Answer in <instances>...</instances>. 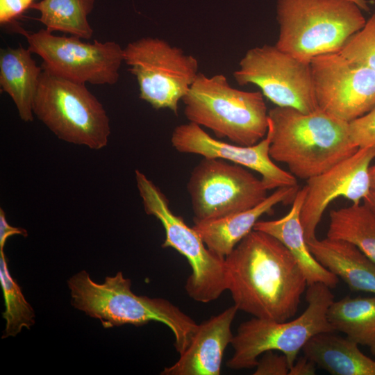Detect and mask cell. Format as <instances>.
Returning <instances> with one entry per match:
<instances>
[{
	"mask_svg": "<svg viewBox=\"0 0 375 375\" xmlns=\"http://www.w3.org/2000/svg\"><path fill=\"white\" fill-rule=\"evenodd\" d=\"M234 305L254 317L285 322L295 315L307 280L276 238L253 229L225 258Z\"/></svg>",
	"mask_w": 375,
	"mask_h": 375,
	"instance_id": "1",
	"label": "cell"
},
{
	"mask_svg": "<svg viewBox=\"0 0 375 375\" xmlns=\"http://www.w3.org/2000/svg\"><path fill=\"white\" fill-rule=\"evenodd\" d=\"M269 156L296 178L308 180L353 155L348 122L320 109L306 113L276 106L268 111Z\"/></svg>",
	"mask_w": 375,
	"mask_h": 375,
	"instance_id": "2",
	"label": "cell"
},
{
	"mask_svg": "<svg viewBox=\"0 0 375 375\" xmlns=\"http://www.w3.org/2000/svg\"><path fill=\"white\" fill-rule=\"evenodd\" d=\"M131 285V281L122 272L106 276L101 283L94 281L85 270L77 272L67 281L72 306L99 319L104 328L160 322L172 331L176 351L183 353L191 343L199 324L165 299L135 294Z\"/></svg>",
	"mask_w": 375,
	"mask_h": 375,
	"instance_id": "3",
	"label": "cell"
},
{
	"mask_svg": "<svg viewBox=\"0 0 375 375\" xmlns=\"http://www.w3.org/2000/svg\"><path fill=\"white\" fill-rule=\"evenodd\" d=\"M361 10L349 0H277L275 45L306 62L339 52L365 24Z\"/></svg>",
	"mask_w": 375,
	"mask_h": 375,
	"instance_id": "4",
	"label": "cell"
},
{
	"mask_svg": "<svg viewBox=\"0 0 375 375\" xmlns=\"http://www.w3.org/2000/svg\"><path fill=\"white\" fill-rule=\"evenodd\" d=\"M261 92L232 88L223 74L210 77L199 73L183 98L189 122L210 129L218 138L251 146L262 140L269 128V115Z\"/></svg>",
	"mask_w": 375,
	"mask_h": 375,
	"instance_id": "5",
	"label": "cell"
},
{
	"mask_svg": "<svg viewBox=\"0 0 375 375\" xmlns=\"http://www.w3.org/2000/svg\"><path fill=\"white\" fill-rule=\"evenodd\" d=\"M306 299L307 308L292 321L253 317L242 322L231 344L234 353L228 360L227 367L232 369H252L263 353L277 351L287 357L290 367L311 338L322 333L335 332L326 317L334 300L330 288L321 283L309 285Z\"/></svg>",
	"mask_w": 375,
	"mask_h": 375,
	"instance_id": "6",
	"label": "cell"
},
{
	"mask_svg": "<svg viewBox=\"0 0 375 375\" xmlns=\"http://www.w3.org/2000/svg\"><path fill=\"white\" fill-rule=\"evenodd\" d=\"M33 113L63 141L94 150L108 144L109 117L85 84L42 69Z\"/></svg>",
	"mask_w": 375,
	"mask_h": 375,
	"instance_id": "7",
	"label": "cell"
},
{
	"mask_svg": "<svg viewBox=\"0 0 375 375\" xmlns=\"http://www.w3.org/2000/svg\"><path fill=\"white\" fill-rule=\"evenodd\" d=\"M135 174L144 211L156 217L164 228L162 247L176 250L191 267L185 285L188 296L201 303L217 299L227 290L225 258L212 252L194 228L172 212L167 197L152 181L138 169Z\"/></svg>",
	"mask_w": 375,
	"mask_h": 375,
	"instance_id": "8",
	"label": "cell"
},
{
	"mask_svg": "<svg viewBox=\"0 0 375 375\" xmlns=\"http://www.w3.org/2000/svg\"><path fill=\"white\" fill-rule=\"evenodd\" d=\"M124 62L135 77L140 98L154 109L177 115L178 103L199 74L197 59L165 40L146 37L128 43Z\"/></svg>",
	"mask_w": 375,
	"mask_h": 375,
	"instance_id": "9",
	"label": "cell"
},
{
	"mask_svg": "<svg viewBox=\"0 0 375 375\" xmlns=\"http://www.w3.org/2000/svg\"><path fill=\"white\" fill-rule=\"evenodd\" d=\"M187 190L194 223L249 210L265 200L269 191L248 168L215 158H203L193 168Z\"/></svg>",
	"mask_w": 375,
	"mask_h": 375,
	"instance_id": "10",
	"label": "cell"
},
{
	"mask_svg": "<svg viewBox=\"0 0 375 375\" xmlns=\"http://www.w3.org/2000/svg\"><path fill=\"white\" fill-rule=\"evenodd\" d=\"M28 49L42 59L41 67L62 78L85 84L113 85L119 79L124 49L117 42H84L81 38L53 35L47 29L28 33L17 28Z\"/></svg>",
	"mask_w": 375,
	"mask_h": 375,
	"instance_id": "11",
	"label": "cell"
},
{
	"mask_svg": "<svg viewBox=\"0 0 375 375\" xmlns=\"http://www.w3.org/2000/svg\"><path fill=\"white\" fill-rule=\"evenodd\" d=\"M240 85H257L276 106L309 113L319 109L315 99L310 62L264 44L249 49L234 72Z\"/></svg>",
	"mask_w": 375,
	"mask_h": 375,
	"instance_id": "12",
	"label": "cell"
},
{
	"mask_svg": "<svg viewBox=\"0 0 375 375\" xmlns=\"http://www.w3.org/2000/svg\"><path fill=\"white\" fill-rule=\"evenodd\" d=\"M310 69L318 108L346 122L375 107V72L340 53L313 58Z\"/></svg>",
	"mask_w": 375,
	"mask_h": 375,
	"instance_id": "13",
	"label": "cell"
},
{
	"mask_svg": "<svg viewBox=\"0 0 375 375\" xmlns=\"http://www.w3.org/2000/svg\"><path fill=\"white\" fill-rule=\"evenodd\" d=\"M375 159V144L358 148L349 158L327 171L306 180V194L300 219L306 242L316 239V231L330 203L338 197L360 203L371 189L369 169Z\"/></svg>",
	"mask_w": 375,
	"mask_h": 375,
	"instance_id": "14",
	"label": "cell"
},
{
	"mask_svg": "<svg viewBox=\"0 0 375 375\" xmlns=\"http://www.w3.org/2000/svg\"><path fill=\"white\" fill-rule=\"evenodd\" d=\"M271 131L256 144L242 146L211 137L201 126L189 122L177 126L171 143L178 152L220 158L258 172L269 190L297 186V178L278 167L269 156Z\"/></svg>",
	"mask_w": 375,
	"mask_h": 375,
	"instance_id": "15",
	"label": "cell"
},
{
	"mask_svg": "<svg viewBox=\"0 0 375 375\" xmlns=\"http://www.w3.org/2000/svg\"><path fill=\"white\" fill-rule=\"evenodd\" d=\"M238 309L233 304L199 324L188 348L162 375H219L223 355L231 344V324Z\"/></svg>",
	"mask_w": 375,
	"mask_h": 375,
	"instance_id": "16",
	"label": "cell"
},
{
	"mask_svg": "<svg viewBox=\"0 0 375 375\" xmlns=\"http://www.w3.org/2000/svg\"><path fill=\"white\" fill-rule=\"evenodd\" d=\"M299 190V185L277 188L261 203L249 210L197 222L192 227L212 252L225 258L253 229L260 217L271 213L278 203H292Z\"/></svg>",
	"mask_w": 375,
	"mask_h": 375,
	"instance_id": "17",
	"label": "cell"
},
{
	"mask_svg": "<svg viewBox=\"0 0 375 375\" xmlns=\"http://www.w3.org/2000/svg\"><path fill=\"white\" fill-rule=\"evenodd\" d=\"M307 188L303 186L297 192L290 211L281 218L258 221L253 229L267 233L278 240L292 253L302 270L308 285L323 283L335 288L339 278L322 266L311 253L300 219V213Z\"/></svg>",
	"mask_w": 375,
	"mask_h": 375,
	"instance_id": "18",
	"label": "cell"
},
{
	"mask_svg": "<svg viewBox=\"0 0 375 375\" xmlns=\"http://www.w3.org/2000/svg\"><path fill=\"white\" fill-rule=\"evenodd\" d=\"M307 244L315 259L351 290L375 294V262L356 246L327 237Z\"/></svg>",
	"mask_w": 375,
	"mask_h": 375,
	"instance_id": "19",
	"label": "cell"
},
{
	"mask_svg": "<svg viewBox=\"0 0 375 375\" xmlns=\"http://www.w3.org/2000/svg\"><path fill=\"white\" fill-rule=\"evenodd\" d=\"M28 48L19 44L0 51V88L14 102L20 119H34L33 104L42 68L37 65Z\"/></svg>",
	"mask_w": 375,
	"mask_h": 375,
	"instance_id": "20",
	"label": "cell"
},
{
	"mask_svg": "<svg viewBox=\"0 0 375 375\" xmlns=\"http://www.w3.org/2000/svg\"><path fill=\"white\" fill-rule=\"evenodd\" d=\"M333 333L311 338L302 349L304 356L332 375H375V360L365 356L356 342Z\"/></svg>",
	"mask_w": 375,
	"mask_h": 375,
	"instance_id": "21",
	"label": "cell"
},
{
	"mask_svg": "<svg viewBox=\"0 0 375 375\" xmlns=\"http://www.w3.org/2000/svg\"><path fill=\"white\" fill-rule=\"evenodd\" d=\"M327 319L334 331H340L358 345L367 347L375 356V295L346 296L329 306Z\"/></svg>",
	"mask_w": 375,
	"mask_h": 375,
	"instance_id": "22",
	"label": "cell"
},
{
	"mask_svg": "<svg viewBox=\"0 0 375 375\" xmlns=\"http://www.w3.org/2000/svg\"><path fill=\"white\" fill-rule=\"evenodd\" d=\"M327 238L344 240L375 262V214L363 203L332 210Z\"/></svg>",
	"mask_w": 375,
	"mask_h": 375,
	"instance_id": "23",
	"label": "cell"
},
{
	"mask_svg": "<svg viewBox=\"0 0 375 375\" xmlns=\"http://www.w3.org/2000/svg\"><path fill=\"white\" fill-rule=\"evenodd\" d=\"M94 2L95 0H41L34 2L31 8L39 11L40 16L35 19L48 31L90 40L93 29L88 17L93 10Z\"/></svg>",
	"mask_w": 375,
	"mask_h": 375,
	"instance_id": "24",
	"label": "cell"
},
{
	"mask_svg": "<svg viewBox=\"0 0 375 375\" xmlns=\"http://www.w3.org/2000/svg\"><path fill=\"white\" fill-rule=\"evenodd\" d=\"M0 284L5 306L2 317L6 321L1 338L5 339L15 337L24 328L30 329L35 322V313L26 300L21 288L10 275L3 250H0Z\"/></svg>",
	"mask_w": 375,
	"mask_h": 375,
	"instance_id": "25",
	"label": "cell"
},
{
	"mask_svg": "<svg viewBox=\"0 0 375 375\" xmlns=\"http://www.w3.org/2000/svg\"><path fill=\"white\" fill-rule=\"evenodd\" d=\"M338 53L375 72V13L346 42Z\"/></svg>",
	"mask_w": 375,
	"mask_h": 375,
	"instance_id": "26",
	"label": "cell"
},
{
	"mask_svg": "<svg viewBox=\"0 0 375 375\" xmlns=\"http://www.w3.org/2000/svg\"><path fill=\"white\" fill-rule=\"evenodd\" d=\"M352 142L358 148L375 144V107L349 124Z\"/></svg>",
	"mask_w": 375,
	"mask_h": 375,
	"instance_id": "27",
	"label": "cell"
},
{
	"mask_svg": "<svg viewBox=\"0 0 375 375\" xmlns=\"http://www.w3.org/2000/svg\"><path fill=\"white\" fill-rule=\"evenodd\" d=\"M267 351L258 359L254 375H288L290 366L283 354Z\"/></svg>",
	"mask_w": 375,
	"mask_h": 375,
	"instance_id": "28",
	"label": "cell"
},
{
	"mask_svg": "<svg viewBox=\"0 0 375 375\" xmlns=\"http://www.w3.org/2000/svg\"><path fill=\"white\" fill-rule=\"evenodd\" d=\"M35 0H0V24L7 25L31 8Z\"/></svg>",
	"mask_w": 375,
	"mask_h": 375,
	"instance_id": "29",
	"label": "cell"
},
{
	"mask_svg": "<svg viewBox=\"0 0 375 375\" xmlns=\"http://www.w3.org/2000/svg\"><path fill=\"white\" fill-rule=\"evenodd\" d=\"M15 235L27 237V231L20 227L10 225L6 218L4 210L0 208V250H3L6 242L8 238Z\"/></svg>",
	"mask_w": 375,
	"mask_h": 375,
	"instance_id": "30",
	"label": "cell"
},
{
	"mask_svg": "<svg viewBox=\"0 0 375 375\" xmlns=\"http://www.w3.org/2000/svg\"><path fill=\"white\" fill-rule=\"evenodd\" d=\"M316 365L306 356L300 357L290 367L288 375H314Z\"/></svg>",
	"mask_w": 375,
	"mask_h": 375,
	"instance_id": "31",
	"label": "cell"
},
{
	"mask_svg": "<svg viewBox=\"0 0 375 375\" xmlns=\"http://www.w3.org/2000/svg\"><path fill=\"white\" fill-rule=\"evenodd\" d=\"M362 203L375 214V188H371Z\"/></svg>",
	"mask_w": 375,
	"mask_h": 375,
	"instance_id": "32",
	"label": "cell"
},
{
	"mask_svg": "<svg viewBox=\"0 0 375 375\" xmlns=\"http://www.w3.org/2000/svg\"><path fill=\"white\" fill-rule=\"evenodd\" d=\"M355 3L362 10L369 11V7L366 0H349Z\"/></svg>",
	"mask_w": 375,
	"mask_h": 375,
	"instance_id": "33",
	"label": "cell"
},
{
	"mask_svg": "<svg viewBox=\"0 0 375 375\" xmlns=\"http://www.w3.org/2000/svg\"><path fill=\"white\" fill-rule=\"evenodd\" d=\"M371 188H375V164L370 166L369 169Z\"/></svg>",
	"mask_w": 375,
	"mask_h": 375,
	"instance_id": "34",
	"label": "cell"
}]
</instances>
